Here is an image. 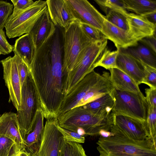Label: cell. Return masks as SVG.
I'll return each instance as SVG.
<instances>
[{
	"label": "cell",
	"instance_id": "obj_29",
	"mask_svg": "<svg viewBox=\"0 0 156 156\" xmlns=\"http://www.w3.org/2000/svg\"><path fill=\"white\" fill-rule=\"evenodd\" d=\"M106 15L110 11H118L125 14L128 12L124 8L122 0H94Z\"/></svg>",
	"mask_w": 156,
	"mask_h": 156
},
{
	"label": "cell",
	"instance_id": "obj_10",
	"mask_svg": "<svg viewBox=\"0 0 156 156\" xmlns=\"http://www.w3.org/2000/svg\"><path fill=\"white\" fill-rule=\"evenodd\" d=\"M58 126L57 118L46 119L42 143L37 156H59L65 138Z\"/></svg>",
	"mask_w": 156,
	"mask_h": 156
},
{
	"label": "cell",
	"instance_id": "obj_45",
	"mask_svg": "<svg viewBox=\"0 0 156 156\" xmlns=\"http://www.w3.org/2000/svg\"><path fill=\"white\" fill-rule=\"evenodd\" d=\"M17 153H15L10 156H17Z\"/></svg>",
	"mask_w": 156,
	"mask_h": 156
},
{
	"label": "cell",
	"instance_id": "obj_36",
	"mask_svg": "<svg viewBox=\"0 0 156 156\" xmlns=\"http://www.w3.org/2000/svg\"><path fill=\"white\" fill-rule=\"evenodd\" d=\"M58 128L63 134L66 140L80 144L84 143L85 137L78 133L62 128L59 125Z\"/></svg>",
	"mask_w": 156,
	"mask_h": 156
},
{
	"label": "cell",
	"instance_id": "obj_23",
	"mask_svg": "<svg viewBox=\"0 0 156 156\" xmlns=\"http://www.w3.org/2000/svg\"><path fill=\"white\" fill-rule=\"evenodd\" d=\"M14 54L21 58L29 68L34 58L35 49L29 34H26L16 39L13 45Z\"/></svg>",
	"mask_w": 156,
	"mask_h": 156
},
{
	"label": "cell",
	"instance_id": "obj_40",
	"mask_svg": "<svg viewBox=\"0 0 156 156\" xmlns=\"http://www.w3.org/2000/svg\"><path fill=\"white\" fill-rule=\"evenodd\" d=\"M145 99L148 106L156 107V88L151 87L145 89Z\"/></svg>",
	"mask_w": 156,
	"mask_h": 156
},
{
	"label": "cell",
	"instance_id": "obj_35",
	"mask_svg": "<svg viewBox=\"0 0 156 156\" xmlns=\"http://www.w3.org/2000/svg\"><path fill=\"white\" fill-rule=\"evenodd\" d=\"M81 25L83 31L93 41L105 39L101 32L97 28L84 23H81Z\"/></svg>",
	"mask_w": 156,
	"mask_h": 156
},
{
	"label": "cell",
	"instance_id": "obj_11",
	"mask_svg": "<svg viewBox=\"0 0 156 156\" xmlns=\"http://www.w3.org/2000/svg\"><path fill=\"white\" fill-rule=\"evenodd\" d=\"M100 76L94 70L86 75L64 97L59 115L77 107L79 103L99 80Z\"/></svg>",
	"mask_w": 156,
	"mask_h": 156
},
{
	"label": "cell",
	"instance_id": "obj_8",
	"mask_svg": "<svg viewBox=\"0 0 156 156\" xmlns=\"http://www.w3.org/2000/svg\"><path fill=\"white\" fill-rule=\"evenodd\" d=\"M111 94L114 100L112 111L115 114L146 121L148 105L143 93L121 91L114 88Z\"/></svg>",
	"mask_w": 156,
	"mask_h": 156
},
{
	"label": "cell",
	"instance_id": "obj_15",
	"mask_svg": "<svg viewBox=\"0 0 156 156\" xmlns=\"http://www.w3.org/2000/svg\"><path fill=\"white\" fill-rule=\"evenodd\" d=\"M47 9L56 27L64 28L76 18L66 0H47Z\"/></svg>",
	"mask_w": 156,
	"mask_h": 156
},
{
	"label": "cell",
	"instance_id": "obj_27",
	"mask_svg": "<svg viewBox=\"0 0 156 156\" xmlns=\"http://www.w3.org/2000/svg\"><path fill=\"white\" fill-rule=\"evenodd\" d=\"M118 52V50L111 51L107 47L97 63L96 67L101 66L108 70L113 68H117L116 60Z\"/></svg>",
	"mask_w": 156,
	"mask_h": 156
},
{
	"label": "cell",
	"instance_id": "obj_38",
	"mask_svg": "<svg viewBox=\"0 0 156 156\" xmlns=\"http://www.w3.org/2000/svg\"><path fill=\"white\" fill-rule=\"evenodd\" d=\"M13 5L11 15H15L31 5L34 2L31 0H11Z\"/></svg>",
	"mask_w": 156,
	"mask_h": 156
},
{
	"label": "cell",
	"instance_id": "obj_14",
	"mask_svg": "<svg viewBox=\"0 0 156 156\" xmlns=\"http://www.w3.org/2000/svg\"><path fill=\"white\" fill-rule=\"evenodd\" d=\"M0 135L8 137L14 141L17 153L23 150L24 138L16 113L5 112L0 115Z\"/></svg>",
	"mask_w": 156,
	"mask_h": 156
},
{
	"label": "cell",
	"instance_id": "obj_13",
	"mask_svg": "<svg viewBox=\"0 0 156 156\" xmlns=\"http://www.w3.org/2000/svg\"><path fill=\"white\" fill-rule=\"evenodd\" d=\"M114 125L129 138L141 140L150 138L146 121L114 113Z\"/></svg>",
	"mask_w": 156,
	"mask_h": 156
},
{
	"label": "cell",
	"instance_id": "obj_30",
	"mask_svg": "<svg viewBox=\"0 0 156 156\" xmlns=\"http://www.w3.org/2000/svg\"><path fill=\"white\" fill-rule=\"evenodd\" d=\"M127 14L118 11L111 10L108 12L105 16V18L115 26L128 31V26L126 17Z\"/></svg>",
	"mask_w": 156,
	"mask_h": 156
},
{
	"label": "cell",
	"instance_id": "obj_39",
	"mask_svg": "<svg viewBox=\"0 0 156 156\" xmlns=\"http://www.w3.org/2000/svg\"><path fill=\"white\" fill-rule=\"evenodd\" d=\"M13 46L8 41L3 30H0V55H6L13 51Z\"/></svg>",
	"mask_w": 156,
	"mask_h": 156
},
{
	"label": "cell",
	"instance_id": "obj_22",
	"mask_svg": "<svg viewBox=\"0 0 156 156\" xmlns=\"http://www.w3.org/2000/svg\"><path fill=\"white\" fill-rule=\"evenodd\" d=\"M110 80L113 88L121 91L142 94L139 85L131 77L117 68L109 70Z\"/></svg>",
	"mask_w": 156,
	"mask_h": 156
},
{
	"label": "cell",
	"instance_id": "obj_18",
	"mask_svg": "<svg viewBox=\"0 0 156 156\" xmlns=\"http://www.w3.org/2000/svg\"><path fill=\"white\" fill-rule=\"evenodd\" d=\"M126 17L128 31L137 41L156 35V24L150 21L145 16L128 13Z\"/></svg>",
	"mask_w": 156,
	"mask_h": 156
},
{
	"label": "cell",
	"instance_id": "obj_17",
	"mask_svg": "<svg viewBox=\"0 0 156 156\" xmlns=\"http://www.w3.org/2000/svg\"><path fill=\"white\" fill-rule=\"evenodd\" d=\"M44 117L41 108L38 110L31 131L24 138L23 150L30 156H37L42 143Z\"/></svg>",
	"mask_w": 156,
	"mask_h": 156
},
{
	"label": "cell",
	"instance_id": "obj_24",
	"mask_svg": "<svg viewBox=\"0 0 156 156\" xmlns=\"http://www.w3.org/2000/svg\"><path fill=\"white\" fill-rule=\"evenodd\" d=\"M138 61L156 68V54L148 47L138 42L136 46L125 49H120Z\"/></svg>",
	"mask_w": 156,
	"mask_h": 156
},
{
	"label": "cell",
	"instance_id": "obj_21",
	"mask_svg": "<svg viewBox=\"0 0 156 156\" xmlns=\"http://www.w3.org/2000/svg\"><path fill=\"white\" fill-rule=\"evenodd\" d=\"M113 89L110 81L109 73L103 72L99 80L79 103L77 107L83 106L106 94L111 93Z\"/></svg>",
	"mask_w": 156,
	"mask_h": 156
},
{
	"label": "cell",
	"instance_id": "obj_1",
	"mask_svg": "<svg viewBox=\"0 0 156 156\" xmlns=\"http://www.w3.org/2000/svg\"><path fill=\"white\" fill-rule=\"evenodd\" d=\"M63 63L62 30L56 27L53 34L35 51L29 66L46 119L58 118L65 95L67 75L64 71Z\"/></svg>",
	"mask_w": 156,
	"mask_h": 156
},
{
	"label": "cell",
	"instance_id": "obj_26",
	"mask_svg": "<svg viewBox=\"0 0 156 156\" xmlns=\"http://www.w3.org/2000/svg\"><path fill=\"white\" fill-rule=\"evenodd\" d=\"M59 156H87L82 146L78 143L64 140Z\"/></svg>",
	"mask_w": 156,
	"mask_h": 156
},
{
	"label": "cell",
	"instance_id": "obj_41",
	"mask_svg": "<svg viewBox=\"0 0 156 156\" xmlns=\"http://www.w3.org/2000/svg\"><path fill=\"white\" fill-rule=\"evenodd\" d=\"M138 42L144 45L156 54V35L144 37Z\"/></svg>",
	"mask_w": 156,
	"mask_h": 156
},
{
	"label": "cell",
	"instance_id": "obj_6",
	"mask_svg": "<svg viewBox=\"0 0 156 156\" xmlns=\"http://www.w3.org/2000/svg\"><path fill=\"white\" fill-rule=\"evenodd\" d=\"M40 108L39 96L30 72L22 87L21 109L16 113L23 138L31 131Z\"/></svg>",
	"mask_w": 156,
	"mask_h": 156
},
{
	"label": "cell",
	"instance_id": "obj_25",
	"mask_svg": "<svg viewBox=\"0 0 156 156\" xmlns=\"http://www.w3.org/2000/svg\"><path fill=\"white\" fill-rule=\"evenodd\" d=\"M124 8L134 14L144 16L156 12V1L151 0H122Z\"/></svg>",
	"mask_w": 156,
	"mask_h": 156
},
{
	"label": "cell",
	"instance_id": "obj_7",
	"mask_svg": "<svg viewBox=\"0 0 156 156\" xmlns=\"http://www.w3.org/2000/svg\"><path fill=\"white\" fill-rule=\"evenodd\" d=\"M47 9L46 1L40 0L19 13L11 15L5 27L7 37L12 38L29 34Z\"/></svg>",
	"mask_w": 156,
	"mask_h": 156
},
{
	"label": "cell",
	"instance_id": "obj_20",
	"mask_svg": "<svg viewBox=\"0 0 156 156\" xmlns=\"http://www.w3.org/2000/svg\"><path fill=\"white\" fill-rule=\"evenodd\" d=\"M56 27L51 21L47 9L40 16L29 34L35 51L54 33Z\"/></svg>",
	"mask_w": 156,
	"mask_h": 156
},
{
	"label": "cell",
	"instance_id": "obj_31",
	"mask_svg": "<svg viewBox=\"0 0 156 156\" xmlns=\"http://www.w3.org/2000/svg\"><path fill=\"white\" fill-rule=\"evenodd\" d=\"M146 122L150 137L156 143V107L148 106Z\"/></svg>",
	"mask_w": 156,
	"mask_h": 156
},
{
	"label": "cell",
	"instance_id": "obj_5",
	"mask_svg": "<svg viewBox=\"0 0 156 156\" xmlns=\"http://www.w3.org/2000/svg\"><path fill=\"white\" fill-rule=\"evenodd\" d=\"M62 35L63 68L68 76L81 51L94 41L83 31L80 21L77 19L62 28Z\"/></svg>",
	"mask_w": 156,
	"mask_h": 156
},
{
	"label": "cell",
	"instance_id": "obj_4",
	"mask_svg": "<svg viewBox=\"0 0 156 156\" xmlns=\"http://www.w3.org/2000/svg\"><path fill=\"white\" fill-rule=\"evenodd\" d=\"M107 43L106 39L96 41L81 51L73 69L68 73L64 88L65 96L86 75L94 70L97 63L107 47Z\"/></svg>",
	"mask_w": 156,
	"mask_h": 156
},
{
	"label": "cell",
	"instance_id": "obj_19",
	"mask_svg": "<svg viewBox=\"0 0 156 156\" xmlns=\"http://www.w3.org/2000/svg\"><path fill=\"white\" fill-rule=\"evenodd\" d=\"M116 66L119 69L132 78L138 85L143 83L145 74L140 62L121 49H118Z\"/></svg>",
	"mask_w": 156,
	"mask_h": 156
},
{
	"label": "cell",
	"instance_id": "obj_12",
	"mask_svg": "<svg viewBox=\"0 0 156 156\" xmlns=\"http://www.w3.org/2000/svg\"><path fill=\"white\" fill-rule=\"evenodd\" d=\"M76 19L101 31L105 16L87 0H66Z\"/></svg>",
	"mask_w": 156,
	"mask_h": 156
},
{
	"label": "cell",
	"instance_id": "obj_32",
	"mask_svg": "<svg viewBox=\"0 0 156 156\" xmlns=\"http://www.w3.org/2000/svg\"><path fill=\"white\" fill-rule=\"evenodd\" d=\"M15 153H17L14 141L8 137L0 135V156H10Z\"/></svg>",
	"mask_w": 156,
	"mask_h": 156
},
{
	"label": "cell",
	"instance_id": "obj_42",
	"mask_svg": "<svg viewBox=\"0 0 156 156\" xmlns=\"http://www.w3.org/2000/svg\"><path fill=\"white\" fill-rule=\"evenodd\" d=\"M156 12L147 14L144 16L147 18L151 23L156 24Z\"/></svg>",
	"mask_w": 156,
	"mask_h": 156
},
{
	"label": "cell",
	"instance_id": "obj_3",
	"mask_svg": "<svg viewBox=\"0 0 156 156\" xmlns=\"http://www.w3.org/2000/svg\"><path fill=\"white\" fill-rule=\"evenodd\" d=\"M110 131L113 136H101L96 143L98 156H156V143L151 138H129L114 125Z\"/></svg>",
	"mask_w": 156,
	"mask_h": 156
},
{
	"label": "cell",
	"instance_id": "obj_28",
	"mask_svg": "<svg viewBox=\"0 0 156 156\" xmlns=\"http://www.w3.org/2000/svg\"><path fill=\"white\" fill-rule=\"evenodd\" d=\"M114 105V99L111 93H110L106 94L83 106L87 110L94 112L107 107L113 108Z\"/></svg>",
	"mask_w": 156,
	"mask_h": 156
},
{
	"label": "cell",
	"instance_id": "obj_9",
	"mask_svg": "<svg viewBox=\"0 0 156 156\" xmlns=\"http://www.w3.org/2000/svg\"><path fill=\"white\" fill-rule=\"evenodd\" d=\"M3 69V78L9 94V102L12 101L17 111L21 109V90L20 77L16 62V55L0 61Z\"/></svg>",
	"mask_w": 156,
	"mask_h": 156
},
{
	"label": "cell",
	"instance_id": "obj_33",
	"mask_svg": "<svg viewBox=\"0 0 156 156\" xmlns=\"http://www.w3.org/2000/svg\"><path fill=\"white\" fill-rule=\"evenodd\" d=\"M139 61L144 70L145 76L143 83L145 84L150 87L156 88V68L151 67Z\"/></svg>",
	"mask_w": 156,
	"mask_h": 156
},
{
	"label": "cell",
	"instance_id": "obj_16",
	"mask_svg": "<svg viewBox=\"0 0 156 156\" xmlns=\"http://www.w3.org/2000/svg\"><path fill=\"white\" fill-rule=\"evenodd\" d=\"M101 32L105 39L109 40L114 43L117 50L125 49L136 46L138 42L128 31L115 26L106 19Z\"/></svg>",
	"mask_w": 156,
	"mask_h": 156
},
{
	"label": "cell",
	"instance_id": "obj_34",
	"mask_svg": "<svg viewBox=\"0 0 156 156\" xmlns=\"http://www.w3.org/2000/svg\"><path fill=\"white\" fill-rule=\"evenodd\" d=\"M13 4L6 1L0 0V30H3L9 16L12 14Z\"/></svg>",
	"mask_w": 156,
	"mask_h": 156
},
{
	"label": "cell",
	"instance_id": "obj_43",
	"mask_svg": "<svg viewBox=\"0 0 156 156\" xmlns=\"http://www.w3.org/2000/svg\"><path fill=\"white\" fill-rule=\"evenodd\" d=\"M99 135H100L101 137L106 138L113 136L114 134L110 131L101 129L99 132Z\"/></svg>",
	"mask_w": 156,
	"mask_h": 156
},
{
	"label": "cell",
	"instance_id": "obj_44",
	"mask_svg": "<svg viewBox=\"0 0 156 156\" xmlns=\"http://www.w3.org/2000/svg\"><path fill=\"white\" fill-rule=\"evenodd\" d=\"M17 156H30L23 150L20 151L17 154Z\"/></svg>",
	"mask_w": 156,
	"mask_h": 156
},
{
	"label": "cell",
	"instance_id": "obj_2",
	"mask_svg": "<svg viewBox=\"0 0 156 156\" xmlns=\"http://www.w3.org/2000/svg\"><path fill=\"white\" fill-rule=\"evenodd\" d=\"M114 116L110 107L91 112L81 106L59 114L57 119L62 128L76 133L81 130L85 135L95 136L101 129L110 131L114 125Z\"/></svg>",
	"mask_w": 156,
	"mask_h": 156
},
{
	"label": "cell",
	"instance_id": "obj_37",
	"mask_svg": "<svg viewBox=\"0 0 156 156\" xmlns=\"http://www.w3.org/2000/svg\"><path fill=\"white\" fill-rule=\"evenodd\" d=\"M16 55V62L22 87L27 75L30 72L29 67L20 57Z\"/></svg>",
	"mask_w": 156,
	"mask_h": 156
}]
</instances>
